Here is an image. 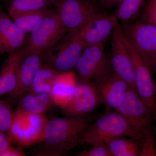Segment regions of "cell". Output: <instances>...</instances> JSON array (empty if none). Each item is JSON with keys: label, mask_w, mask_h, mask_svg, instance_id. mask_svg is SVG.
<instances>
[{"label": "cell", "mask_w": 156, "mask_h": 156, "mask_svg": "<svg viewBox=\"0 0 156 156\" xmlns=\"http://www.w3.org/2000/svg\"><path fill=\"white\" fill-rule=\"evenodd\" d=\"M89 149L85 150L77 154L79 156H112L107 145L101 143L92 145Z\"/></svg>", "instance_id": "28"}, {"label": "cell", "mask_w": 156, "mask_h": 156, "mask_svg": "<svg viewBox=\"0 0 156 156\" xmlns=\"http://www.w3.org/2000/svg\"><path fill=\"white\" fill-rule=\"evenodd\" d=\"M57 13L67 33L80 28L101 11L90 0H56Z\"/></svg>", "instance_id": "9"}, {"label": "cell", "mask_w": 156, "mask_h": 156, "mask_svg": "<svg viewBox=\"0 0 156 156\" xmlns=\"http://www.w3.org/2000/svg\"><path fill=\"white\" fill-rule=\"evenodd\" d=\"M30 33L23 47L27 54L44 53L60 41L67 32L55 11L39 23Z\"/></svg>", "instance_id": "5"}, {"label": "cell", "mask_w": 156, "mask_h": 156, "mask_svg": "<svg viewBox=\"0 0 156 156\" xmlns=\"http://www.w3.org/2000/svg\"><path fill=\"white\" fill-rule=\"evenodd\" d=\"M92 83L97 90L101 103L104 105L106 111L115 110L124 93L131 88L114 72Z\"/></svg>", "instance_id": "15"}, {"label": "cell", "mask_w": 156, "mask_h": 156, "mask_svg": "<svg viewBox=\"0 0 156 156\" xmlns=\"http://www.w3.org/2000/svg\"><path fill=\"white\" fill-rule=\"evenodd\" d=\"M20 99L17 109L30 113L43 114L55 105L50 93L29 92Z\"/></svg>", "instance_id": "19"}, {"label": "cell", "mask_w": 156, "mask_h": 156, "mask_svg": "<svg viewBox=\"0 0 156 156\" xmlns=\"http://www.w3.org/2000/svg\"><path fill=\"white\" fill-rule=\"evenodd\" d=\"M155 119H156V118H155Z\"/></svg>", "instance_id": "32"}, {"label": "cell", "mask_w": 156, "mask_h": 156, "mask_svg": "<svg viewBox=\"0 0 156 156\" xmlns=\"http://www.w3.org/2000/svg\"><path fill=\"white\" fill-rule=\"evenodd\" d=\"M115 110L127 120L134 131L141 134L156 118L133 88H129L124 93Z\"/></svg>", "instance_id": "7"}, {"label": "cell", "mask_w": 156, "mask_h": 156, "mask_svg": "<svg viewBox=\"0 0 156 156\" xmlns=\"http://www.w3.org/2000/svg\"><path fill=\"white\" fill-rule=\"evenodd\" d=\"M146 0H123L115 12L118 19L128 24L138 16Z\"/></svg>", "instance_id": "24"}, {"label": "cell", "mask_w": 156, "mask_h": 156, "mask_svg": "<svg viewBox=\"0 0 156 156\" xmlns=\"http://www.w3.org/2000/svg\"><path fill=\"white\" fill-rule=\"evenodd\" d=\"M101 4L107 8H112L118 6L123 0H99Z\"/></svg>", "instance_id": "31"}, {"label": "cell", "mask_w": 156, "mask_h": 156, "mask_svg": "<svg viewBox=\"0 0 156 156\" xmlns=\"http://www.w3.org/2000/svg\"><path fill=\"white\" fill-rule=\"evenodd\" d=\"M48 120L43 114H35L17 109L7 134L11 143L27 147L41 142Z\"/></svg>", "instance_id": "3"}, {"label": "cell", "mask_w": 156, "mask_h": 156, "mask_svg": "<svg viewBox=\"0 0 156 156\" xmlns=\"http://www.w3.org/2000/svg\"><path fill=\"white\" fill-rule=\"evenodd\" d=\"M123 37L134 67V88L147 107L156 115V87L151 71L124 34Z\"/></svg>", "instance_id": "10"}, {"label": "cell", "mask_w": 156, "mask_h": 156, "mask_svg": "<svg viewBox=\"0 0 156 156\" xmlns=\"http://www.w3.org/2000/svg\"><path fill=\"white\" fill-rule=\"evenodd\" d=\"M128 136L142 142L143 134H139L120 114L115 111L107 112L91 123L85 131L80 144L86 143L93 145L105 143L116 137Z\"/></svg>", "instance_id": "2"}, {"label": "cell", "mask_w": 156, "mask_h": 156, "mask_svg": "<svg viewBox=\"0 0 156 156\" xmlns=\"http://www.w3.org/2000/svg\"><path fill=\"white\" fill-rule=\"evenodd\" d=\"M25 34L0 7V56L22 48Z\"/></svg>", "instance_id": "16"}, {"label": "cell", "mask_w": 156, "mask_h": 156, "mask_svg": "<svg viewBox=\"0 0 156 156\" xmlns=\"http://www.w3.org/2000/svg\"><path fill=\"white\" fill-rule=\"evenodd\" d=\"M156 156V149L154 136L151 125L144 131L139 156Z\"/></svg>", "instance_id": "26"}, {"label": "cell", "mask_w": 156, "mask_h": 156, "mask_svg": "<svg viewBox=\"0 0 156 156\" xmlns=\"http://www.w3.org/2000/svg\"><path fill=\"white\" fill-rule=\"evenodd\" d=\"M91 123V119L86 115L48 120L41 142L42 147L36 155H63L80 145L82 136Z\"/></svg>", "instance_id": "1"}, {"label": "cell", "mask_w": 156, "mask_h": 156, "mask_svg": "<svg viewBox=\"0 0 156 156\" xmlns=\"http://www.w3.org/2000/svg\"><path fill=\"white\" fill-rule=\"evenodd\" d=\"M11 143L7 133L0 132V153L11 147Z\"/></svg>", "instance_id": "30"}, {"label": "cell", "mask_w": 156, "mask_h": 156, "mask_svg": "<svg viewBox=\"0 0 156 156\" xmlns=\"http://www.w3.org/2000/svg\"><path fill=\"white\" fill-rule=\"evenodd\" d=\"M77 83V77L73 71L58 73L50 91L55 105L61 108L71 97Z\"/></svg>", "instance_id": "18"}, {"label": "cell", "mask_w": 156, "mask_h": 156, "mask_svg": "<svg viewBox=\"0 0 156 156\" xmlns=\"http://www.w3.org/2000/svg\"><path fill=\"white\" fill-rule=\"evenodd\" d=\"M23 151L20 148H14L12 146L0 153V156H25Z\"/></svg>", "instance_id": "29"}, {"label": "cell", "mask_w": 156, "mask_h": 156, "mask_svg": "<svg viewBox=\"0 0 156 156\" xmlns=\"http://www.w3.org/2000/svg\"><path fill=\"white\" fill-rule=\"evenodd\" d=\"M63 39L55 48V54L49 52L48 55L49 63L58 73L69 71L76 68L85 48L76 38L66 36Z\"/></svg>", "instance_id": "13"}, {"label": "cell", "mask_w": 156, "mask_h": 156, "mask_svg": "<svg viewBox=\"0 0 156 156\" xmlns=\"http://www.w3.org/2000/svg\"><path fill=\"white\" fill-rule=\"evenodd\" d=\"M121 26L125 36L152 73L156 74V26L136 23Z\"/></svg>", "instance_id": "4"}, {"label": "cell", "mask_w": 156, "mask_h": 156, "mask_svg": "<svg viewBox=\"0 0 156 156\" xmlns=\"http://www.w3.org/2000/svg\"><path fill=\"white\" fill-rule=\"evenodd\" d=\"M26 54L23 47L8 54L0 70V96L10 94L16 88L20 65Z\"/></svg>", "instance_id": "17"}, {"label": "cell", "mask_w": 156, "mask_h": 156, "mask_svg": "<svg viewBox=\"0 0 156 156\" xmlns=\"http://www.w3.org/2000/svg\"><path fill=\"white\" fill-rule=\"evenodd\" d=\"M100 103L94 84L89 81L77 80L71 97L60 109L66 116L84 115L94 110Z\"/></svg>", "instance_id": "12"}, {"label": "cell", "mask_w": 156, "mask_h": 156, "mask_svg": "<svg viewBox=\"0 0 156 156\" xmlns=\"http://www.w3.org/2000/svg\"><path fill=\"white\" fill-rule=\"evenodd\" d=\"M114 13L108 14L100 12L77 30L68 33L66 36L77 39L84 47L105 45L111 37L112 31L118 23Z\"/></svg>", "instance_id": "8"}, {"label": "cell", "mask_w": 156, "mask_h": 156, "mask_svg": "<svg viewBox=\"0 0 156 156\" xmlns=\"http://www.w3.org/2000/svg\"><path fill=\"white\" fill-rule=\"evenodd\" d=\"M126 137H116L105 143L112 156H139L141 141Z\"/></svg>", "instance_id": "20"}, {"label": "cell", "mask_w": 156, "mask_h": 156, "mask_svg": "<svg viewBox=\"0 0 156 156\" xmlns=\"http://www.w3.org/2000/svg\"><path fill=\"white\" fill-rule=\"evenodd\" d=\"M43 54L30 52L23 57L18 70L17 86L10 94L12 97L20 98L30 92L36 74L44 64Z\"/></svg>", "instance_id": "14"}, {"label": "cell", "mask_w": 156, "mask_h": 156, "mask_svg": "<svg viewBox=\"0 0 156 156\" xmlns=\"http://www.w3.org/2000/svg\"><path fill=\"white\" fill-rule=\"evenodd\" d=\"M104 46L94 45L84 48L76 66L77 80L95 83L113 72Z\"/></svg>", "instance_id": "6"}, {"label": "cell", "mask_w": 156, "mask_h": 156, "mask_svg": "<svg viewBox=\"0 0 156 156\" xmlns=\"http://www.w3.org/2000/svg\"><path fill=\"white\" fill-rule=\"evenodd\" d=\"M110 61L114 72L134 88V67L129 50L124 41L121 26L117 24L111 36Z\"/></svg>", "instance_id": "11"}, {"label": "cell", "mask_w": 156, "mask_h": 156, "mask_svg": "<svg viewBox=\"0 0 156 156\" xmlns=\"http://www.w3.org/2000/svg\"><path fill=\"white\" fill-rule=\"evenodd\" d=\"M58 73L49 62L43 64L34 77L30 92L50 93Z\"/></svg>", "instance_id": "21"}, {"label": "cell", "mask_w": 156, "mask_h": 156, "mask_svg": "<svg viewBox=\"0 0 156 156\" xmlns=\"http://www.w3.org/2000/svg\"><path fill=\"white\" fill-rule=\"evenodd\" d=\"M56 0H12L8 9L11 18L28 12L48 9Z\"/></svg>", "instance_id": "22"}, {"label": "cell", "mask_w": 156, "mask_h": 156, "mask_svg": "<svg viewBox=\"0 0 156 156\" xmlns=\"http://www.w3.org/2000/svg\"><path fill=\"white\" fill-rule=\"evenodd\" d=\"M55 11L45 9L17 15L11 18L20 29L24 34L30 33L38 24Z\"/></svg>", "instance_id": "23"}, {"label": "cell", "mask_w": 156, "mask_h": 156, "mask_svg": "<svg viewBox=\"0 0 156 156\" xmlns=\"http://www.w3.org/2000/svg\"><path fill=\"white\" fill-rule=\"evenodd\" d=\"M143 23L156 26V0H147L141 14Z\"/></svg>", "instance_id": "27"}, {"label": "cell", "mask_w": 156, "mask_h": 156, "mask_svg": "<svg viewBox=\"0 0 156 156\" xmlns=\"http://www.w3.org/2000/svg\"><path fill=\"white\" fill-rule=\"evenodd\" d=\"M14 112L8 101L0 100V132L7 133L10 129Z\"/></svg>", "instance_id": "25"}]
</instances>
